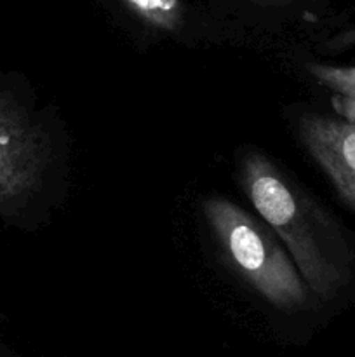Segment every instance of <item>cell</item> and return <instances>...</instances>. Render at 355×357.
I'll list each match as a JSON object with an SVG mask.
<instances>
[{
    "label": "cell",
    "instance_id": "1",
    "mask_svg": "<svg viewBox=\"0 0 355 357\" xmlns=\"http://www.w3.org/2000/svg\"><path fill=\"white\" fill-rule=\"evenodd\" d=\"M242 183L261 218L284 241L306 286L331 300L350 281L352 253L333 220L261 153L242 164Z\"/></svg>",
    "mask_w": 355,
    "mask_h": 357
},
{
    "label": "cell",
    "instance_id": "2",
    "mask_svg": "<svg viewBox=\"0 0 355 357\" xmlns=\"http://www.w3.org/2000/svg\"><path fill=\"white\" fill-rule=\"evenodd\" d=\"M204 211L237 271L268 302L291 310L308 302L305 279L263 223L221 197L207 199Z\"/></svg>",
    "mask_w": 355,
    "mask_h": 357
},
{
    "label": "cell",
    "instance_id": "3",
    "mask_svg": "<svg viewBox=\"0 0 355 357\" xmlns=\"http://www.w3.org/2000/svg\"><path fill=\"white\" fill-rule=\"evenodd\" d=\"M47 159L40 126L9 93H0V213H9L37 190Z\"/></svg>",
    "mask_w": 355,
    "mask_h": 357
},
{
    "label": "cell",
    "instance_id": "4",
    "mask_svg": "<svg viewBox=\"0 0 355 357\" xmlns=\"http://www.w3.org/2000/svg\"><path fill=\"white\" fill-rule=\"evenodd\" d=\"M298 128L310 155L355 211V124L308 114L299 119Z\"/></svg>",
    "mask_w": 355,
    "mask_h": 357
},
{
    "label": "cell",
    "instance_id": "5",
    "mask_svg": "<svg viewBox=\"0 0 355 357\" xmlns=\"http://www.w3.org/2000/svg\"><path fill=\"white\" fill-rule=\"evenodd\" d=\"M145 23L160 30H178L183 21L181 0H122Z\"/></svg>",
    "mask_w": 355,
    "mask_h": 357
},
{
    "label": "cell",
    "instance_id": "6",
    "mask_svg": "<svg viewBox=\"0 0 355 357\" xmlns=\"http://www.w3.org/2000/svg\"><path fill=\"white\" fill-rule=\"evenodd\" d=\"M308 70L320 84L341 94L345 100L355 101V66L336 68L326 65H310Z\"/></svg>",
    "mask_w": 355,
    "mask_h": 357
}]
</instances>
